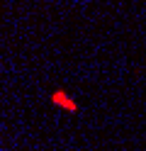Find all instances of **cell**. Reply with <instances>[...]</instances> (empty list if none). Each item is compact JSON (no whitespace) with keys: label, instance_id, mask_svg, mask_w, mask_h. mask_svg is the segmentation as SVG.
I'll return each mask as SVG.
<instances>
[{"label":"cell","instance_id":"cell-1","mask_svg":"<svg viewBox=\"0 0 146 151\" xmlns=\"http://www.w3.org/2000/svg\"><path fill=\"white\" fill-rule=\"evenodd\" d=\"M51 102H54L56 107H61L63 112H68V115H76V112L81 110V105H78V102L68 95L63 88H56V90L51 93Z\"/></svg>","mask_w":146,"mask_h":151}]
</instances>
